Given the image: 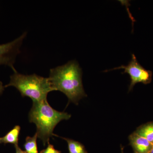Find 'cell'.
<instances>
[{"label":"cell","mask_w":153,"mask_h":153,"mask_svg":"<svg viewBox=\"0 0 153 153\" xmlns=\"http://www.w3.org/2000/svg\"><path fill=\"white\" fill-rule=\"evenodd\" d=\"M48 78L54 91L63 92L69 102L77 104L87 96L82 85V69L76 60L50 69Z\"/></svg>","instance_id":"obj_1"},{"label":"cell","mask_w":153,"mask_h":153,"mask_svg":"<svg viewBox=\"0 0 153 153\" xmlns=\"http://www.w3.org/2000/svg\"><path fill=\"white\" fill-rule=\"evenodd\" d=\"M33 102L29 113V120L30 123L36 125L38 138L45 146L49 143L50 137L55 136L53 132L57 124L61 121L69 119L71 115L54 109L49 105L47 99Z\"/></svg>","instance_id":"obj_2"},{"label":"cell","mask_w":153,"mask_h":153,"mask_svg":"<svg viewBox=\"0 0 153 153\" xmlns=\"http://www.w3.org/2000/svg\"><path fill=\"white\" fill-rule=\"evenodd\" d=\"M10 76V80L4 87L13 86L16 88L23 97H27L33 102L47 99L48 93L54 91L49 78L36 74L25 75L16 70Z\"/></svg>","instance_id":"obj_3"},{"label":"cell","mask_w":153,"mask_h":153,"mask_svg":"<svg viewBox=\"0 0 153 153\" xmlns=\"http://www.w3.org/2000/svg\"><path fill=\"white\" fill-rule=\"evenodd\" d=\"M120 69H123V74L126 73L128 74L130 77L131 82L129 86V91L132 90L134 86L139 82L148 84L152 81V72L150 70L145 69L137 61L135 55L133 54L131 55V60L126 66L122 65L110 70H105L104 71L107 72L111 70Z\"/></svg>","instance_id":"obj_4"},{"label":"cell","mask_w":153,"mask_h":153,"mask_svg":"<svg viewBox=\"0 0 153 153\" xmlns=\"http://www.w3.org/2000/svg\"><path fill=\"white\" fill-rule=\"evenodd\" d=\"M26 35L27 33H24L12 42L0 45V65H7L13 71H16L13 64Z\"/></svg>","instance_id":"obj_5"},{"label":"cell","mask_w":153,"mask_h":153,"mask_svg":"<svg viewBox=\"0 0 153 153\" xmlns=\"http://www.w3.org/2000/svg\"><path fill=\"white\" fill-rule=\"evenodd\" d=\"M130 144L137 153H149L153 145L146 139L134 132L129 137Z\"/></svg>","instance_id":"obj_6"},{"label":"cell","mask_w":153,"mask_h":153,"mask_svg":"<svg viewBox=\"0 0 153 153\" xmlns=\"http://www.w3.org/2000/svg\"><path fill=\"white\" fill-rule=\"evenodd\" d=\"M20 130L21 127L20 126H15L4 136L1 138V143L13 144L15 145H18Z\"/></svg>","instance_id":"obj_7"},{"label":"cell","mask_w":153,"mask_h":153,"mask_svg":"<svg viewBox=\"0 0 153 153\" xmlns=\"http://www.w3.org/2000/svg\"><path fill=\"white\" fill-rule=\"evenodd\" d=\"M134 132L146 139L153 145V122L140 126Z\"/></svg>","instance_id":"obj_8"},{"label":"cell","mask_w":153,"mask_h":153,"mask_svg":"<svg viewBox=\"0 0 153 153\" xmlns=\"http://www.w3.org/2000/svg\"><path fill=\"white\" fill-rule=\"evenodd\" d=\"M59 137L62 138L67 142L69 153H88L85 146L79 142L70 139Z\"/></svg>","instance_id":"obj_9"},{"label":"cell","mask_w":153,"mask_h":153,"mask_svg":"<svg viewBox=\"0 0 153 153\" xmlns=\"http://www.w3.org/2000/svg\"><path fill=\"white\" fill-rule=\"evenodd\" d=\"M38 138L37 134L34 136L27 137L26 139L24 144L25 152L27 153H38L37 147V139Z\"/></svg>","instance_id":"obj_10"},{"label":"cell","mask_w":153,"mask_h":153,"mask_svg":"<svg viewBox=\"0 0 153 153\" xmlns=\"http://www.w3.org/2000/svg\"><path fill=\"white\" fill-rule=\"evenodd\" d=\"M48 146L45 149L43 150L40 153H61L60 151L55 149L53 145L48 143Z\"/></svg>","instance_id":"obj_11"},{"label":"cell","mask_w":153,"mask_h":153,"mask_svg":"<svg viewBox=\"0 0 153 153\" xmlns=\"http://www.w3.org/2000/svg\"><path fill=\"white\" fill-rule=\"evenodd\" d=\"M15 146L16 148V153H25V152L22 150V149L19 147L18 145H15Z\"/></svg>","instance_id":"obj_12"},{"label":"cell","mask_w":153,"mask_h":153,"mask_svg":"<svg viewBox=\"0 0 153 153\" xmlns=\"http://www.w3.org/2000/svg\"><path fill=\"white\" fill-rule=\"evenodd\" d=\"M4 86H3V83L0 81V95L2 94L3 91L4 90Z\"/></svg>","instance_id":"obj_13"},{"label":"cell","mask_w":153,"mask_h":153,"mask_svg":"<svg viewBox=\"0 0 153 153\" xmlns=\"http://www.w3.org/2000/svg\"><path fill=\"white\" fill-rule=\"evenodd\" d=\"M149 153H153V146L152 148V150H151L150 152Z\"/></svg>","instance_id":"obj_14"},{"label":"cell","mask_w":153,"mask_h":153,"mask_svg":"<svg viewBox=\"0 0 153 153\" xmlns=\"http://www.w3.org/2000/svg\"><path fill=\"white\" fill-rule=\"evenodd\" d=\"M121 153H123V148L121 147Z\"/></svg>","instance_id":"obj_15"},{"label":"cell","mask_w":153,"mask_h":153,"mask_svg":"<svg viewBox=\"0 0 153 153\" xmlns=\"http://www.w3.org/2000/svg\"><path fill=\"white\" fill-rule=\"evenodd\" d=\"M0 143H1V138H0Z\"/></svg>","instance_id":"obj_16"},{"label":"cell","mask_w":153,"mask_h":153,"mask_svg":"<svg viewBox=\"0 0 153 153\" xmlns=\"http://www.w3.org/2000/svg\"><path fill=\"white\" fill-rule=\"evenodd\" d=\"M25 153H27L26 152H25Z\"/></svg>","instance_id":"obj_17"},{"label":"cell","mask_w":153,"mask_h":153,"mask_svg":"<svg viewBox=\"0 0 153 153\" xmlns=\"http://www.w3.org/2000/svg\"><path fill=\"white\" fill-rule=\"evenodd\" d=\"M134 153H136V152H134Z\"/></svg>","instance_id":"obj_18"}]
</instances>
